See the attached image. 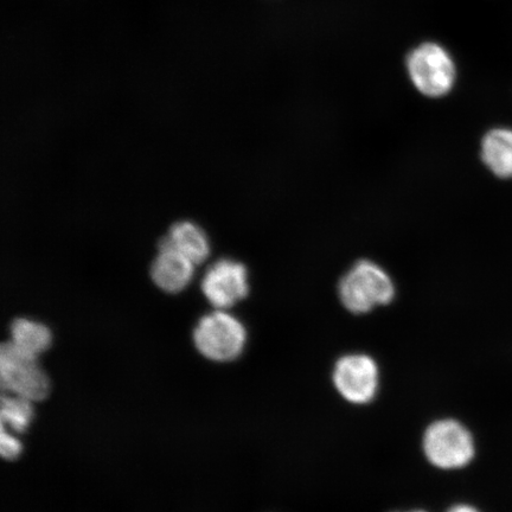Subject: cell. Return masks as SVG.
<instances>
[{"label":"cell","instance_id":"obj_1","mask_svg":"<svg viewBox=\"0 0 512 512\" xmlns=\"http://www.w3.org/2000/svg\"><path fill=\"white\" fill-rule=\"evenodd\" d=\"M339 299L345 309L356 315L388 305L395 297V285L380 265L361 260L344 274L338 285Z\"/></svg>","mask_w":512,"mask_h":512},{"label":"cell","instance_id":"obj_2","mask_svg":"<svg viewBox=\"0 0 512 512\" xmlns=\"http://www.w3.org/2000/svg\"><path fill=\"white\" fill-rule=\"evenodd\" d=\"M195 347L215 362L236 360L247 343V331L240 320L224 310L204 316L194 330Z\"/></svg>","mask_w":512,"mask_h":512},{"label":"cell","instance_id":"obj_3","mask_svg":"<svg viewBox=\"0 0 512 512\" xmlns=\"http://www.w3.org/2000/svg\"><path fill=\"white\" fill-rule=\"evenodd\" d=\"M425 456L441 470L462 469L475 457V440L467 428L452 419L435 421L424 435Z\"/></svg>","mask_w":512,"mask_h":512},{"label":"cell","instance_id":"obj_4","mask_svg":"<svg viewBox=\"0 0 512 512\" xmlns=\"http://www.w3.org/2000/svg\"><path fill=\"white\" fill-rule=\"evenodd\" d=\"M0 380L4 392L32 402L47 398L50 382L38 358L24 354L11 342L0 349Z\"/></svg>","mask_w":512,"mask_h":512},{"label":"cell","instance_id":"obj_5","mask_svg":"<svg viewBox=\"0 0 512 512\" xmlns=\"http://www.w3.org/2000/svg\"><path fill=\"white\" fill-rule=\"evenodd\" d=\"M407 69L415 88L430 98L450 93L456 82V64L451 55L435 43L414 49L408 56Z\"/></svg>","mask_w":512,"mask_h":512},{"label":"cell","instance_id":"obj_6","mask_svg":"<svg viewBox=\"0 0 512 512\" xmlns=\"http://www.w3.org/2000/svg\"><path fill=\"white\" fill-rule=\"evenodd\" d=\"M334 383L343 399L354 405H366L379 390L380 370L368 355H347L336 363Z\"/></svg>","mask_w":512,"mask_h":512},{"label":"cell","instance_id":"obj_7","mask_svg":"<svg viewBox=\"0 0 512 512\" xmlns=\"http://www.w3.org/2000/svg\"><path fill=\"white\" fill-rule=\"evenodd\" d=\"M202 291L217 310L229 309L247 297V268L238 261L228 259L215 262L204 274Z\"/></svg>","mask_w":512,"mask_h":512},{"label":"cell","instance_id":"obj_8","mask_svg":"<svg viewBox=\"0 0 512 512\" xmlns=\"http://www.w3.org/2000/svg\"><path fill=\"white\" fill-rule=\"evenodd\" d=\"M158 251L151 266L153 283L166 293L183 291L194 277V262L178 253L164 238L159 242Z\"/></svg>","mask_w":512,"mask_h":512},{"label":"cell","instance_id":"obj_9","mask_svg":"<svg viewBox=\"0 0 512 512\" xmlns=\"http://www.w3.org/2000/svg\"><path fill=\"white\" fill-rule=\"evenodd\" d=\"M480 155L492 174L503 179L512 178V130L495 128L486 133Z\"/></svg>","mask_w":512,"mask_h":512},{"label":"cell","instance_id":"obj_10","mask_svg":"<svg viewBox=\"0 0 512 512\" xmlns=\"http://www.w3.org/2000/svg\"><path fill=\"white\" fill-rule=\"evenodd\" d=\"M164 240L195 265L206 261L210 253L206 233L197 224L189 221L175 223Z\"/></svg>","mask_w":512,"mask_h":512},{"label":"cell","instance_id":"obj_11","mask_svg":"<svg viewBox=\"0 0 512 512\" xmlns=\"http://www.w3.org/2000/svg\"><path fill=\"white\" fill-rule=\"evenodd\" d=\"M24 354L38 358L53 342L48 326L28 318H18L11 324V341Z\"/></svg>","mask_w":512,"mask_h":512},{"label":"cell","instance_id":"obj_12","mask_svg":"<svg viewBox=\"0 0 512 512\" xmlns=\"http://www.w3.org/2000/svg\"><path fill=\"white\" fill-rule=\"evenodd\" d=\"M0 418L2 427L6 430L23 433L28 430L34 419V402L17 395H3Z\"/></svg>","mask_w":512,"mask_h":512},{"label":"cell","instance_id":"obj_13","mask_svg":"<svg viewBox=\"0 0 512 512\" xmlns=\"http://www.w3.org/2000/svg\"><path fill=\"white\" fill-rule=\"evenodd\" d=\"M23 446L14 434L2 427V433H0V453L6 460H14L21 456Z\"/></svg>","mask_w":512,"mask_h":512},{"label":"cell","instance_id":"obj_14","mask_svg":"<svg viewBox=\"0 0 512 512\" xmlns=\"http://www.w3.org/2000/svg\"><path fill=\"white\" fill-rule=\"evenodd\" d=\"M447 512H479V511L475 507H472V505L458 504V505H454V507H452Z\"/></svg>","mask_w":512,"mask_h":512},{"label":"cell","instance_id":"obj_15","mask_svg":"<svg viewBox=\"0 0 512 512\" xmlns=\"http://www.w3.org/2000/svg\"><path fill=\"white\" fill-rule=\"evenodd\" d=\"M409 512H426V511L414 510V511H409Z\"/></svg>","mask_w":512,"mask_h":512}]
</instances>
